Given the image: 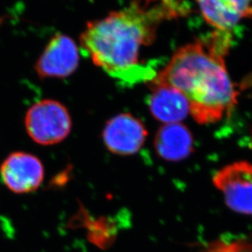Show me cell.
<instances>
[{"label": "cell", "instance_id": "6da1fadb", "mask_svg": "<svg viewBox=\"0 0 252 252\" xmlns=\"http://www.w3.org/2000/svg\"><path fill=\"white\" fill-rule=\"evenodd\" d=\"M183 9L171 0L150 8L133 3L89 22L80 36L81 48L116 80L129 85L151 82L158 72L143 60V51L154 41L160 22L177 17Z\"/></svg>", "mask_w": 252, "mask_h": 252}, {"label": "cell", "instance_id": "7a4b0ae2", "mask_svg": "<svg viewBox=\"0 0 252 252\" xmlns=\"http://www.w3.org/2000/svg\"><path fill=\"white\" fill-rule=\"evenodd\" d=\"M232 44L230 31H220L178 49L151 81L175 88L187 97L198 124H213L229 114L238 92L226 69Z\"/></svg>", "mask_w": 252, "mask_h": 252}, {"label": "cell", "instance_id": "3957f363", "mask_svg": "<svg viewBox=\"0 0 252 252\" xmlns=\"http://www.w3.org/2000/svg\"><path fill=\"white\" fill-rule=\"evenodd\" d=\"M25 126L32 140L43 146L61 143L70 134L72 121L67 108L56 100L44 99L27 111Z\"/></svg>", "mask_w": 252, "mask_h": 252}, {"label": "cell", "instance_id": "277c9868", "mask_svg": "<svg viewBox=\"0 0 252 252\" xmlns=\"http://www.w3.org/2000/svg\"><path fill=\"white\" fill-rule=\"evenodd\" d=\"M213 183L232 211L252 216V163L226 165L214 175Z\"/></svg>", "mask_w": 252, "mask_h": 252}, {"label": "cell", "instance_id": "5b68a950", "mask_svg": "<svg viewBox=\"0 0 252 252\" xmlns=\"http://www.w3.org/2000/svg\"><path fill=\"white\" fill-rule=\"evenodd\" d=\"M0 175L3 185L10 191L29 193L39 189L44 181V165L31 153L17 152L10 154L2 163Z\"/></svg>", "mask_w": 252, "mask_h": 252}, {"label": "cell", "instance_id": "8992f818", "mask_svg": "<svg viewBox=\"0 0 252 252\" xmlns=\"http://www.w3.org/2000/svg\"><path fill=\"white\" fill-rule=\"evenodd\" d=\"M148 131L140 120L129 113L117 115L106 123L102 139L111 153L120 156L135 154L143 148Z\"/></svg>", "mask_w": 252, "mask_h": 252}, {"label": "cell", "instance_id": "52a82bcc", "mask_svg": "<svg viewBox=\"0 0 252 252\" xmlns=\"http://www.w3.org/2000/svg\"><path fill=\"white\" fill-rule=\"evenodd\" d=\"M80 62V50L70 37L56 34L49 40L35 64L41 78H65L71 75Z\"/></svg>", "mask_w": 252, "mask_h": 252}, {"label": "cell", "instance_id": "ba28073f", "mask_svg": "<svg viewBox=\"0 0 252 252\" xmlns=\"http://www.w3.org/2000/svg\"><path fill=\"white\" fill-rule=\"evenodd\" d=\"M148 108L156 120L163 124L180 123L190 113L187 97L171 86L151 84Z\"/></svg>", "mask_w": 252, "mask_h": 252}, {"label": "cell", "instance_id": "9c48e42d", "mask_svg": "<svg viewBox=\"0 0 252 252\" xmlns=\"http://www.w3.org/2000/svg\"><path fill=\"white\" fill-rule=\"evenodd\" d=\"M206 22L220 31H230L252 17V0H196Z\"/></svg>", "mask_w": 252, "mask_h": 252}, {"label": "cell", "instance_id": "30bf717a", "mask_svg": "<svg viewBox=\"0 0 252 252\" xmlns=\"http://www.w3.org/2000/svg\"><path fill=\"white\" fill-rule=\"evenodd\" d=\"M154 147L160 158L180 161L192 153L193 138L191 131L182 123L165 124L156 133Z\"/></svg>", "mask_w": 252, "mask_h": 252}, {"label": "cell", "instance_id": "8fae6325", "mask_svg": "<svg viewBox=\"0 0 252 252\" xmlns=\"http://www.w3.org/2000/svg\"><path fill=\"white\" fill-rule=\"evenodd\" d=\"M206 252H252V243H249L248 238L235 243H216L209 246Z\"/></svg>", "mask_w": 252, "mask_h": 252}, {"label": "cell", "instance_id": "7c38bea8", "mask_svg": "<svg viewBox=\"0 0 252 252\" xmlns=\"http://www.w3.org/2000/svg\"><path fill=\"white\" fill-rule=\"evenodd\" d=\"M147 2H156V1H158V0H144ZM160 1H162V0H160Z\"/></svg>", "mask_w": 252, "mask_h": 252}]
</instances>
